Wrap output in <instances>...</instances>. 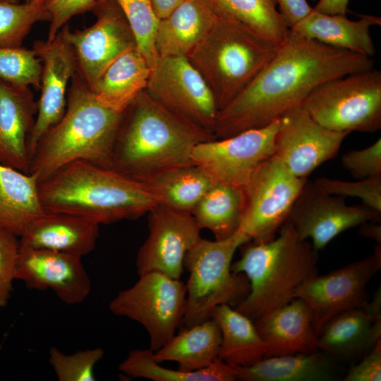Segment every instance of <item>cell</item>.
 Here are the masks:
<instances>
[{
  "label": "cell",
  "mask_w": 381,
  "mask_h": 381,
  "mask_svg": "<svg viewBox=\"0 0 381 381\" xmlns=\"http://www.w3.org/2000/svg\"><path fill=\"white\" fill-rule=\"evenodd\" d=\"M349 0H319L313 9L325 14L346 15Z\"/></svg>",
  "instance_id": "cell-45"
},
{
  "label": "cell",
  "mask_w": 381,
  "mask_h": 381,
  "mask_svg": "<svg viewBox=\"0 0 381 381\" xmlns=\"http://www.w3.org/2000/svg\"><path fill=\"white\" fill-rule=\"evenodd\" d=\"M380 214L364 205H348L343 197L325 193L307 181L287 221L301 240L311 239L317 251L349 229L380 222Z\"/></svg>",
  "instance_id": "cell-17"
},
{
  "label": "cell",
  "mask_w": 381,
  "mask_h": 381,
  "mask_svg": "<svg viewBox=\"0 0 381 381\" xmlns=\"http://www.w3.org/2000/svg\"><path fill=\"white\" fill-rule=\"evenodd\" d=\"M359 16V20H351L346 15L325 14L313 9L306 18L289 29L326 45L372 57L375 48L370 28L380 25L381 20L372 15Z\"/></svg>",
  "instance_id": "cell-25"
},
{
  "label": "cell",
  "mask_w": 381,
  "mask_h": 381,
  "mask_svg": "<svg viewBox=\"0 0 381 381\" xmlns=\"http://www.w3.org/2000/svg\"><path fill=\"white\" fill-rule=\"evenodd\" d=\"M147 214L149 234L137 253V272L156 271L180 279L185 256L201 238V228L191 213L162 203Z\"/></svg>",
  "instance_id": "cell-15"
},
{
  "label": "cell",
  "mask_w": 381,
  "mask_h": 381,
  "mask_svg": "<svg viewBox=\"0 0 381 381\" xmlns=\"http://www.w3.org/2000/svg\"><path fill=\"white\" fill-rule=\"evenodd\" d=\"M279 12L289 28L294 27L313 11L306 0H277Z\"/></svg>",
  "instance_id": "cell-44"
},
{
  "label": "cell",
  "mask_w": 381,
  "mask_h": 381,
  "mask_svg": "<svg viewBox=\"0 0 381 381\" xmlns=\"http://www.w3.org/2000/svg\"><path fill=\"white\" fill-rule=\"evenodd\" d=\"M301 107L328 130L375 133L381 128V72L373 68L328 80Z\"/></svg>",
  "instance_id": "cell-8"
},
{
  "label": "cell",
  "mask_w": 381,
  "mask_h": 381,
  "mask_svg": "<svg viewBox=\"0 0 381 381\" xmlns=\"http://www.w3.org/2000/svg\"><path fill=\"white\" fill-rule=\"evenodd\" d=\"M38 194L44 211L72 214L98 224L135 219L159 203L145 183L83 160L39 182Z\"/></svg>",
  "instance_id": "cell-3"
},
{
  "label": "cell",
  "mask_w": 381,
  "mask_h": 381,
  "mask_svg": "<svg viewBox=\"0 0 381 381\" xmlns=\"http://www.w3.org/2000/svg\"><path fill=\"white\" fill-rule=\"evenodd\" d=\"M99 347L66 354L52 347L49 350V363L59 381H95V367L103 358Z\"/></svg>",
  "instance_id": "cell-38"
},
{
  "label": "cell",
  "mask_w": 381,
  "mask_h": 381,
  "mask_svg": "<svg viewBox=\"0 0 381 381\" xmlns=\"http://www.w3.org/2000/svg\"><path fill=\"white\" fill-rule=\"evenodd\" d=\"M373 68L371 57L322 44L291 30L270 61L218 111L216 138L261 128L300 107L322 83Z\"/></svg>",
  "instance_id": "cell-1"
},
{
  "label": "cell",
  "mask_w": 381,
  "mask_h": 381,
  "mask_svg": "<svg viewBox=\"0 0 381 381\" xmlns=\"http://www.w3.org/2000/svg\"><path fill=\"white\" fill-rule=\"evenodd\" d=\"M184 0H152L154 10L159 18L166 17L172 10Z\"/></svg>",
  "instance_id": "cell-46"
},
{
  "label": "cell",
  "mask_w": 381,
  "mask_h": 381,
  "mask_svg": "<svg viewBox=\"0 0 381 381\" xmlns=\"http://www.w3.org/2000/svg\"><path fill=\"white\" fill-rule=\"evenodd\" d=\"M250 241L240 229L223 240L202 238L187 252L183 267L189 273L183 324L189 327L212 318L215 308L237 306L250 291L242 273L231 270L232 259L239 248Z\"/></svg>",
  "instance_id": "cell-7"
},
{
  "label": "cell",
  "mask_w": 381,
  "mask_h": 381,
  "mask_svg": "<svg viewBox=\"0 0 381 381\" xmlns=\"http://www.w3.org/2000/svg\"><path fill=\"white\" fill-rule=\"evenodd\" d=\"M29 87L0 80V163L29 174L28 139L37 114Z\"/></svg>",
  "instance_id": "cell-21"
},
{
  "label": "cell",
  "mask_w": 381,
  "mask_h": 381,
  "mask_svg": "<svg viewBox=\"0 0 381 381\" xmlns=\"http://www.w3.org/2000/svg\"><path fill=\"white\" fill-rule=\"evenodd\" d=\"M16 279L31 289H52L68 305L83 302L91 289L82 258L51 250L19 246Z\"/></svg>",
  "instance_id": "cell-19"
},
{
  "label": "cell",
  "mask_w": 381,
  "mask_h": 381,
  "mask_svg": "<svg viewBox=\"0 0 381 381\" xmlns=\"http://www.w3.org/2000/svg\"><path fill=\"white\" fill-rule=\"evenodd\" d=\"M254 324L265 343V357L318 350L312 312L299 298L265 315Z\"/></svg>",
  "instance_id": "cell-23"
},
{
  "label": "cell",
  "mask_w": 381,
  "mask_h": 381,
  "mask_svg": "<svg viewBox=\"0 0 381 381\" xmlns=\"http://www.w3.org/2000/svg\"><path fill=\"white\" fill-rule=\"evenodd\" d=\"M307 181L270 157L258 167L244 188L246 207L239 229L255 243L273 239L287 221Z\"/></svg>",
  "instance_id": "cell-10"
},
{
  "label": "cell",
  "mask_w": 381,
  "mask_h": 381,
  "mask_svg": "<svg viewBox=\"0 0 381 381\" xmlns=\"http://www.w3.org/2000/svg\"><path fill=\"white\" fill-rule=\"evenodd\" d=\"M214 138L213 133L153 101L144 90L123 113L110 168L145 183L165 171L195 164L194 147Z\"/></svg>",
  "instance_id": "cell-2"
},
{
  "label": "cell",
  "mask_w": 381,
  "mask_h": 381,
  "mask_svg": "<svg viewBox=\"0 0 381 381\" xmlns=\"http://www.w3.org/2000/svg\"><path fill=\"white\" fill-rule=\"evenodd\" d=\"M341 164L356 179L381 176V138L367 147L348 151Z\"/></svg>",
  "instance_id": "cell-40"
},
{
  "label": "cell",
  "mask_w": 381,
  "mask_h": 381,
  "mask_svg": "<svg viewBox=\"0 0 381 381\" xmlns=\"http://www.w3.org/2000/svg\"><path fill=\"white\" fill-rule=\"evenodd\" d=\"M222 334L213 319L186 327L154 352L157 363L174 361L183 371L207 367L219 357Z\"/></svg>",
  "instance_id": "cell-29"
},
{
  "label": "cell",
  "mask_w": 381,
  "mask_h": 381,
  "mask_svg": "<svg viewBox=\"0 0 381 381\" xmlns=\"http://www.w3.org/2000/svg\"><path fill=\"white\" fill-rule=\"evenodd\" d=\"M272 157L298 178L307 177L337 156L348 133L328 130L301 107L280 116Z\"/></svg>",
  "instance_id": "cell-16"
},
{
  "label": "cell",
  "mask_w": 381,
  "mask_h": 381,
  "mask_svg": "<svg viewBox=\"0 0 381 381\" xmlns=\"http://www.w3.org/2000/svg\"><path fill=\"white\" fill-rule=\"evenodd\" d=\"M246 207L244 188L216 181L191 214L202 229L210 230L216 240L226 239L240 228Z\"/></svg>",
  "instance_id": "cell-31"
},
{
  "label": "cell",
  "mask_w": 381,
  "mask_h": 381,
  "mask_svg": "<svg viewBox=\"0 0 381 381\" xmlns=\"http://www.w3.org/2000/svg\"><path fill=\"white\" fill-rule=\"evenodd\" d=\"M44 211L36 176L0 163V231L20 237Z\"/></svg>",
  "instance_id": "cell-28"
},
{
  "label": "cell",
  "mask_w": 381,
  "mask_h": 381,
  "mask_svg": "<svg viewBox=\"0 0 381 381\" xmlns=\"http://www.w3.org/2000/svg\"><path fill=\"white\" fill-rule=\"evenodd\" d=\"M231 270L250 283L235 309L254 322L291 301L301 285L317 274L316 251L286 221L273 239L244 246Z\"/></svg>",
  "instance_id": "cell-5"
},
{
  "label": "cell",
  "mask_w": 381,
  "mask_h": 381,
  "mask_svg": "<svg viewBox=\"0 0 381 381\" xmlns=\"http://www.w3.org/2000/svg\"><path fill=\"white\" fill-rule=\"evenodd\" d=\"M145 92L170 112L214 134L218 113L216 102L187 57L158 56Z\"/></svg>",
  "instance_id": "cell-11"
},
{
  "label": "cell",
  "mask_w": 381,
  "mask_h": 381,
  "mask_svg": "<svg viewBox=\"0 0 381 381\" xmlns=\"http://www.w3.org/2000/svg\"><path fill=\"white\" fill-rule=\"evenodd\" d=\"M97 0H44V8L50 16L47 41L53 40L73 17L92 11Z\"/></svg>",
  "instance_id": "cell-42"
},
{
  "label": "cell",
  "mask_w": 381,
  "mask_h": 381,
  "mask_svg": "<svg viewBox=\"0 0 381 381\" xmlns=\"http://www.w3.org/2000/svg\"><path fill=\"white\" fill-rule=\"evenodd\" d=\"M40 21H50L44 0L24 3L0 0V48L22 47L32 26Z\"/></svg>",
  "instance_id": "cell-35"
},
{
  "label": "cell",
  "mask_w": 381,
  "mask_h": 381,
  "mask_svg": "<svg viewBox=\"0 0 381 381\" xmlns=\"http://www.w3.org/2000/svg\"><path fill=\"white\" fill-rule=\"evenodd\" d=\"M212 319L222 334L219 358L237 366H249L265 357V345L254 322L231 306L214 308Z\"/></svg>",
  "instance_id": "cell-30"
},
{
  "label": "cell",
  "mask_w": 381,
  "mask_h": 381,
  "mask_svg": "<svg viewBox=\"0 0 381 381\" xmlns=\"http://www.w3.org/2000/svg\"><path fill=\"white\" fill-rule=\"evenodd\" d=\"M279 118L261 128L198 144L192 152L193 162L216 181L245 188L258 167L274 153Z\"/></svg>",
  "instance_id": "cell-14"
},
{
  "label": "cell",
  "mask_w": 381,
  "mask_h": 381,
  "mask_svg": "<svg viewBox=\"0 0 381 381\" xmlns=\"http://www.w3.org/2000/svg\"><path fill=\"white\" fill-rule=\"evenodd\" d=\"M18 238L11 232L0 231V308L7 305L16 279Z\"/></svg>",
  "instance_id": "cell-41"
},
{
  "label": "cell",
  "mask_w": 381,
  "mask_h": 381,
  "mask_svg": "<svg viewBox=\"0 0 381 381\" xmlns=\"http://www.w3.org/2000/svg\"><path fill=\"white\" fill-rule=\"evenodd\" d=\"M314 184L322 192L340 196L361 199L364 205L381 213V176L346 181L320 177Z\"/></svg>",
  "instance_id": "cell-39"
},
{
  "label": "cell",
  "mask_w": 381,
  "mask_h": 381,
  "mask_svg": "<svg viewBox=\"0 0 381 381\" xmlns=\"http://www.w3.org/2000/svg\"><path fill=\"white\" fill-rule=\"evenodd\" d=\"M278 47L243 23L219 14L187 58L208 85L219 111L255 78Z\"/></svg>",
  "instance_id": "cell-6"
},
{
  "label": "cell",
  "mask_w": 381,
  "mask_h": 381,
  "mask_svg": "<svg viewBox=\"0 0 381 381\" xmlns=\"http://www.w3.org/2000/svg\"><path fill=\"white\" fill-rule=\"evenodd\" d=\"M216 181L202 167L193 164L176 168L145 183L162 203L178 211L191 213Z\"/></svg>",
  "instance_id": "cell-32"
},
{
  "label": "cell",
  "mask_w": 381,
  "mask_h": 381,
  "mask_svg": "<svg viewBox=\"0 0 381 381\" xmlns=\"http://www.w3.org/2000/svg\"><path fill=\"white\" fill-rule=\"evenodd\" d=\"M122 10L135 37L137 49L152 68L158 55L155 35L159 23L152 0H112Z\"/></svg>",
  "instance_id": "cell-36"
},
{
  "label": "cell",
  "mask_w": 381,
  "mask_h": 381,
  "mask_svg": "<svg viewBox=\"0 0 381 381\" xmlns=\"http://www.w3.org/2000/svg\"><path fill=\"white\" fill-rule=\"evenodd\" d=\"M344 381L381 380V339L364 355L359 362L352 364Z\"/></svg>",
  "instance_id": "cell-43"
},
{
  "label": "cell",
  "mask_w": 381,
  "mask_h": 381,
  "mask_svg": "<svg viewBox=\"0 0 381 381\" xmlns=\"http://www.w3.org/2000/svg\"><path fill=\"white\" fill-rule=\"evenodd\" d=\"M236 380L332 381L339 379L337 361L322 351L265 357L249 366L233 365Z\"/></svg>",
  "instance_id": "cell-26"
},
{
  "label": "cell",
  "mask_w": 381,
  "mask_h": 381,
  "mask_svg": "<svg viewBox=\"0 0 381 381\" xmlns=\"http://www.w3.org/2000/svg\"><path fill=\"white\" fill-rule=\"evenodd\" d=\"M359 233L361 236L375 240L377 244L381 243V225L378 222H368L361 224Z\"/></svg>",
  "instance_id": "cell-47"
},
{
  "label": "cell",
  "mask_w": 381,
  "mask_h": 381,
  "mask_svg": "<svg viewBox=\"0 0 381 381\" xmlns=\"http://www.w3.org/2000/svg\"><path fill=\"white\" fill-rule=\"evenodd\" d=\"M92 11L96 20L90 26L72 31L66 24L59 32L71 47L77 72L89 88L115 59L137 47L128 21L116 2L97 0Z\"/></svg>",
  "instance_id": "cell-12"
},
{
  "label": "cell",
  "mask_w": 381,
  "mask_h": 381,
  "mask_svg": "<svg viewBox=\"0 0 381 381\" xmlns=\"http://www.w3.org/2000/svg\"><path fill=\"white\" fill-rule=\"evenodd\" d=\"M218 18L211 0H184L159 20L155 40L158 56L188 57Z\"/></svg>",
  "instance_id": "cell-24"
},
{
  "label": "cell",
  "mask_w": 381,
  "mask_h": 381,
  "mask_svg": "<svg viewBox=\"0 0 381 381\" xmlns=\"http://www.w3.org/2000/svg\"><path fill=\"white\" fill-rule=\"evenodd\" d=\"M186 284L162 272L139 275L130 288L120 291L109 303L115 315L140 323L147 331L154 352L164 346L183 324Z\"/></svg>",
  "instance_id": "cell-9"
},
{
  "label": "cell",
  "mask_w": 381,
  "mask_h": 381,
  "mask_svg": "<svg viewBox=\"0 0 381 381\" xmlns=\"http://www.w3.org/2000/svg\"><path fill=\"white\" fill-rule=\"evenodd\" d=\"M33 49L42 62V73L37 114L28 144L30 161L38 142L64 114L68 83L77 70L73 52L59 33L52 41L35 42Z\"/></svg>",
  "instance_id": "cell-18"
},
{
  "label": "cell",
  "mask_w": 381,
  "mask_h": 381,
  "mask_svg": "<svg viewBox=\"0 0 381 381\" xmlns=\"http://www.w3.org/2000/svg\"><path fill=\"white\" fill-rule=\"evenodd\" d=\"M380 268L381 246L377 245L366 258L328 274H316L301 285L295 298L309 306L317 337L332 318L368 301L367 286Z\"/></svg>",
  "instance_id": "cell-13"
},
{
  "label": "cell",
  "mask_w": 381,
  "mask_h": 381,
  "mask_svg": "<svg viewBox=\"0 0 381 381\" xmlns=\"http://www.w3.org/2000/svg\"><path fill=\"white\" fill-rule=\"evenodd\" d=\"M151 68L137 47L115 59L90 88L107 107L124 112L145 90Z\"/></svg>",
  "instance_id": "cell-27"
},
{
  "label": "cell",
  "mask_w": 381,
  "mask_h": 381,
  "mask_svg": "<svg viewBox=\"0 0 381 381\" xmlns=\"http://www.w3.org/2000/svg\"><path fill=\"white\" fill-rule=\"evenodd\" d=\"M71 82L64 114L40 139L30 158L29 174L38 183L77 160L111 167L124 112L99 102L77 70Z\"/></svg>",
  "instance_id": "cell-4"
},
{
  "label": "cell",
  "mask_w": 381,
  "mask_h": 381,
  "mask_svg": "<svg viewBox=\"0 0 381 381\" xmlns=\"http://www.w3.org/2000/svg\"><path fill=\"white\" fill-rule=\"evenodd\" d=\"M11 3H20V0H3Z\"/></svg>",
  "instance_id": "cell-48"
},
{
  "label": "cell",
  "mask_w": 381,
  "mask_h": 381,
  "mask_svg": "<svg viewBox=\"0 0 381 381\" xmlns=\"http://www.w3.org/2000/svg\"><path fill=\"white\" fill-rule=\"evenodd\" d=\"M219 14L230 17L280 45L289 28L277 9V0H211Z\"/></svg>",
  "instance_id": "cell-34"
},
{
  "label": "cell",
  "mask_w": 381,
  "mask_h": 381,
  "mask_svg": "<svg viewBox=\"0 0 381 381\" xmlns=\"http://www.w3.org/2000/svg\"><path fill=\"white\" fill-rule=\"evenodd\" d=\"M99 224L61 212L44 211L19 237V246L55 250L80 258L91 253L99 236Z\"/></svg>",
  "instance_id": "cell-22"
},
{
  "label": "cell",
  "mask_w": 381,
  "mask_h": 381,
  "mask_svg": "<svg viewBox=\"0 0 381 381\" xmlns=\"http://www.w3.org/2000/svg\"><path fill=\"white\" fill-rule=\"evenodd\" d=\"M119 369L130 377L154 381L236 380L234 367L219 357L206 368L187 372L162 367L155 360L154 351L150 349L131 351L119 364Z\"/></svg>",
  "instance_id": "cell-33"
},
{
  "label": "cell",
  "mask_w": 381,
  "mask_h": 381,
  "mask_svg": "<svg viewBox=\"0 0 381 381\" xmlns=\"http://www.w3.org/2000/svg\"><path fill=\"white\" fill-rule=\"evenodd\" d=\"M24 2L29 1L30 0H23Z\"/></svg>",
  "instance_id": "cell-49"
},
{
  "label": "cell",
  "mask_w": 381,
  "mask_h": 381,
  "mask_svg": "<svg viewBox=\"0 0 381 381\" xmlns=\"http://www.w3.org/2000/svg\"><path fill=\"white\" fill-rule=\"evenodd\" d=\"M42 62L33 49L0 48V80L20 87H39Z\"/></svg>",
  "instance_id": "cell-37"
},
{
  "label": "cell",
  "mask_w": 381,
  "mask_h": 381,
  "mask_svg": "<svg viewBox=\"0 0 381 381\" xmlns=\"http://www.w3.org/2000/svg\"><path fill=\"white\" fill-rule=\"evenodd\" d=\"M380 299L379 289L372 301L332 318L318 337V350L337 362L361 359L380 339Z\"/></svg>",
  "instance_id": "cell-20"
}]
</instances>
